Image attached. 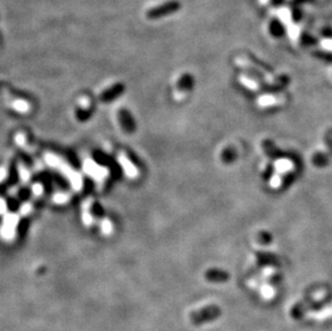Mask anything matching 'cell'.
Returning <instances> with one entry per match:
<instances>
[{
    "label": "cell",
    "instance_id": "obj_1",
    "mask_svg": "<svg viewBox=\"0 0 332 331\" xmlns=\"http://www.w3.org/2000/svg\"><path fill=\"white\" fill-rule=\"evenodd\" d=\"M181 7H182V5H181V2H179V0H164L160 4L148 7L144 12V15L148 20L156 21L179 12Z\"/></svg>",
    "mask_w": 332,
    "mask_h": 331
},
{
    "label": "cell",
    "instance_id": "obj_2",
    "mask_svg": "<svg viewBox=\"0 0 332 331\" xmlns=\"http://www.w3.org/2000/svg\"><path fill=\"white\" fill-rule=\"evenodd\" d=\"M221 315H222L221 307L212 304L191 313L190 321L195 326H201L203 323L216 320L217 318L221 317Z\"/></svg>",
    "mask_w": 332,
    "mask_h": 331
},
{
    "label": "cell",
    "instance_id": "obj_3",
    "mask_svg": "<svg viewBox=\"0 0 332 331\" xmlns=\"http://www.w3.org/2000/svg\"><path fill=\"white\" fill-rule=\"evenodd\" d=\"M206 278L210 282H215V283H222L228 281L229 275L224 272V271H218V270H209L206 273Z\"/></svg>",
    "mask_w": 332,
    "mask_h": 331
},
{
    "label": "cell",
    "instance_id": "obj_4",
    "mask_svg": "<svg viewBox=\"0 0 332 331\" xmlns=\"http://www.w3.org/2000/svg\"><path fill=\"white\" fill-rule=\"evenodd\" d=\"M259 2L265 7H276L278 0H259Z\"/></svg>",
    "mask_w": 332,
    "mask_h": 331
}]
</instances>
